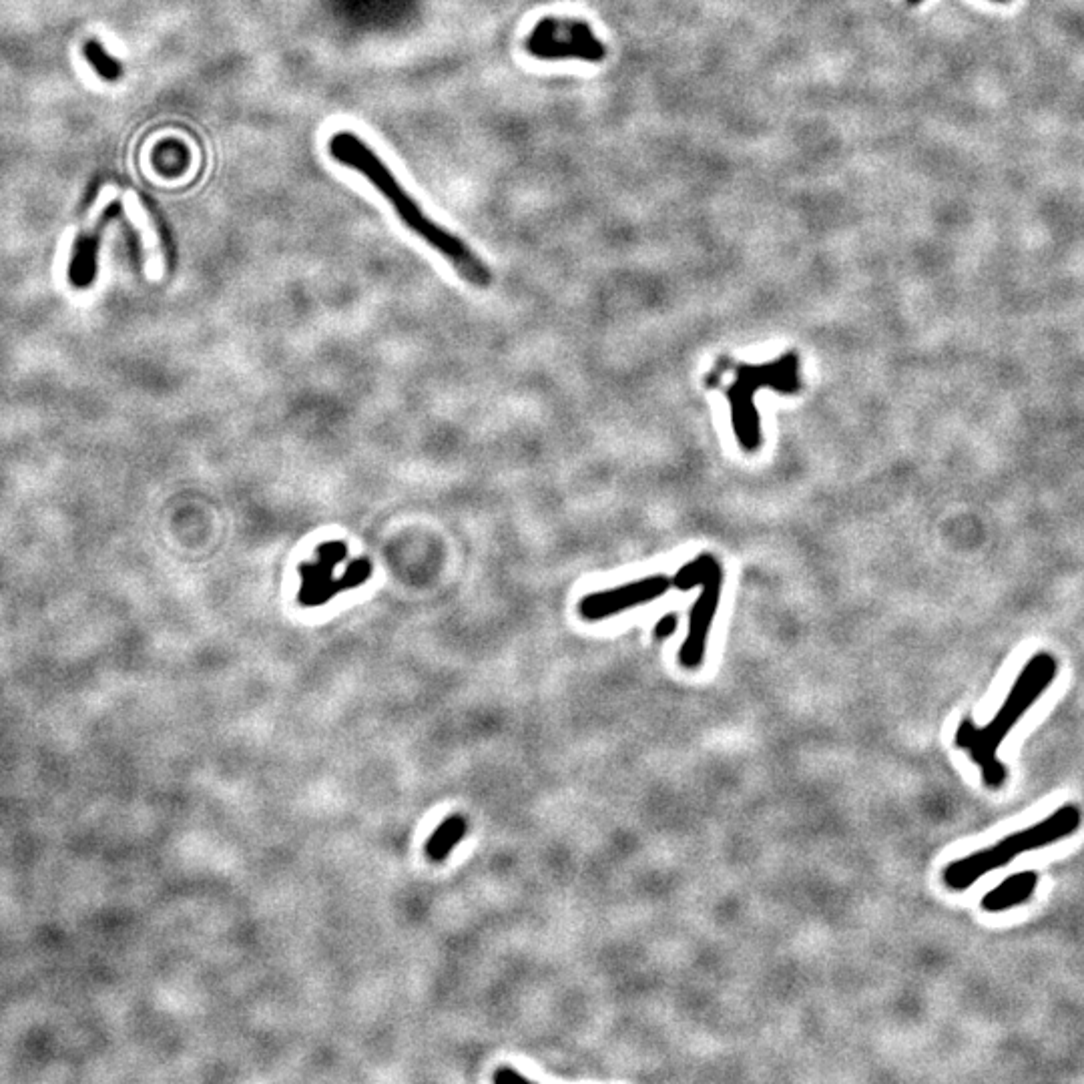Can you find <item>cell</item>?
Here are the masks:
<instances>
[{
  "label": "cell",
  "instance_id": "cell-1",
  "mask_svg": "<svg viewBox=\"0 0 1084 1084\" xmlns=\"http://www.w3.org/2000/svg\"><path fill=\"white\" fill-rule=\"evenodd\" d=\"M330 155L360 173L396 211L398 219L434 251H438L456 274L478 290H486L492 284V271L488 265L452 231L438 225L430 219L420 203L404 189V185L394 177L390 167L380 159V155L368 147L356 133L338 131L328 141Z\"/></svg>",
  "mask_w": 1084,
  "mask_h": 1084
},
{
  "label": "cell",
  "instance_id": "cell-13",
  "mask_svg": "<svg viewBox=\"0 0 1084 1084\" xmlns=\"http://www.w3.org/2000/svg\"><path fill=\"white\" fill-rule=\"evenodd\" d=\"M677 627H679V617H677V613H667V615H665L663 619H659V623L655 625L653 637H655L657 641H665V639H669V637L677 631Z\"/></svg>",
  "mask_w": 1084,
  "mask_h": 1084
},
{
  "label": "cell",
  "instance_id": "cell-16",
  "mask_svg": "<svg viewBox=\"0 0 1084 1084\" xmlns=\"http://www.w3.org/2000/svg\"><path fill=\"white\" fill-rule=\"evenodd\" d=\"M994 3H1010V0H994Z\"/></svg>",
  "mask_w": 1084,
  "mask_h": 1084
},
{
  "label": "cell",
  "instance_id": "cell-4",
  "mask_svg": "<svg viewBox=\"0 0 1084 1084\" xmlns=\"http://www.w3.org/2000/svg\"><path fill=\"white\" fill-rule=\"evenodd\" d=\"M761 388H771L779 394L793 396L801 390L799 358L789 352L767 364H739L735 370V382L727 390L731 406V426L737 444L745 452H757L763 442L761 420L755 408V394Z\"/></svg>",
  "mask_w": 1084,
  "mask_h": 1084
},
{
  "label": "cell",
  "instance_id": "cell-8",
  "mask_svg": "<svg viewBox=\"0 0 1084 1084\" xmlns=\"http://www.w3.org/2000/svg\"><path fill=\"white\" fill-rule=\"evenodd\" d=\"M121 203L115 201L111 203L103 215L99 217V221L83 231L77 241H75V251H73V259H71V267H69V280L75 288L79 290H85L89 288L93 282H95V276H97V259H99V245H101V239H103V233L105 229L121 215Z\"/></svg>",
  "mask_w": 1084,
  "mask_h": 1084
},
{
  "label": "cell",
  "instance_id": "cell-9",
  "mask_svg": "<svg viewBox=\"0 0 1084 1084\" xmlns=\"http://www.w3.org/2000/svg\"><path fill=\"white\" fill-rule=\"evenodd\" d=\"M348 557V545L342 540H328L316 549V563L300 565L302 587L298 593V603L306 609L318 607V597L334 581V569L344 563Z\"/></svg>",
  "mask_w": 1084,
  "mask_h": 1084
},
{
  "label": "cell",
  "instance_id": "cell-6",
  "mask_svg": "<svg viewBox=\"0 0 1084 1084\" xmlns=\"http://www.w3.org/2000/svg\"><path fill=\"white\" fill-rule=\"evenodd\" d=\"M524 49L538 61L601 63L607 57V47L589 23L561 17L538 21L526 37Z\"/></svg>",
  "mask_w": 1084,
  "mask_h": 1084
},
{
  "label": "cell",
  "instance_id": "cell-2",
  "mask_svg": "<svg viewBox=\"0 0 1084 1084\" xmlns=\"http://www.w3.org/2000/svg\"><path fill=\"white\" fill-rule=\"evenodd\" d=\"M1056 659L1048 653L1034 655L1018 675L1006 701L998 709L996 717L978 727L970 717H964L956 731V745L966 751L980 767L982 781L990 789H998L1006 781V767L998 759V747L1010 733V729L1022 719V715L1036 703V699L1050 687L1056 677Z\"/></svg>",
  "mask_w": 1084,
  "mask_h": 1084
},
{
  "label": "cell",
  "instance_id": "cell-15",
  "mask_svg": "<svg viewBox=\"0 0 1084 1084\" xmlns=\"http://www.w3.org/2000/svg\"><path fill=\"white\" fill-rule=\"evenodd\" d=\"M908 3H910V5H912V7H916V5H920V3H924V0H908Z\"/></svg>",
  "mask_w": 1084,
  "mask_h": 1084
},
{
  "label": "cell",
  "instance_id": "cell-12",
  "mask_svg": "<svg viewBox=\"0 0 1084 1084\" xmlns=\"http://www.w3.org/2000/svg\"><path fill=\"white\" fill-rule=\"evenodd\" d=\"M83 53H85V59L89 61V65L93 67V71L101 79L111 81V83L121 79V75H123L121 63L113 55H109L99 41H87L85 47H83Z\"/></svg>",
  "mask_w": 1084,
  "mask_h": 1084
},
{
  "label": "cell",
  "instance_id": "cell-10",
  "mask_svg": "<svg viewBox=\"0 0 1084 1084\" xmlns=\"http://www.w3.org/2000/svg\"><path fill=\"white\" fill-rule=\"evenodd\" d=\"M1036 884H1038V876L1036 872H1018L1010 878H1006L1000 886H996L994 890H990L980 906L984 912H990V914H998V912H1006L1010 908H1016L1024 902H1028L1036 890Z\"/></svg>",
  "mask_w": 1084,
  "mask_h": 1084
},
{
  "label": "cell",
  "instance_id": "cell-5",
  "mask_svg": "<svg viewBox=\"0 0 1084 1084\" xmlns=\"http://www.w3.org/2000/svg\"><path fill=\"white\" fill-rule=\"evenodd\" d=\"M723 583V567L719 559L711 553H701L693 561L685 563L671 579V585L679 591H691L695 587H701V593L689 613L687 637L679 651V663L687 671H697L705 661L709 635L721 603Z\"/></svg>",
  "mask_w": 1084,
  "mask_h": 1084
},
{
  "label": "cell",
  "instance_id": "cell-11",
  "mask_svg": "<svg viewBox=\"0 0 1084 1084\" xmlns=\"http://www.w3.org/2000/svg\"><path fill=\"white\" fill-rule=\"evenodd\" d=\"M466 834H468V820L464 816L446 818L426 844L428 860L436 864H442L444 860H448V856L456 850V846L462 842Z\"/></svg>",
  "mask_w": 1084,
  "mask_h": 1084
},
{
  "label": "cell",
  "instance_id": "cell-7",
  "mask_svg": "<svg viewBox=\"0 0 1084 1084\" xmlns=\"http://www.w3.org/2000/svg\"><path fill=\"white\" fill-rule=\"evenodd\" d=\"M669 589H673L669 577L651 575V577H645V579L623 583V585H619L615 589L591 593V595L581 599L577 611H579L583 621L599 623V621H605V619L615 617L619 613L649 605V603L661 599L663 595H667Z\"/></svg>",
  "mask_w": 1084,
  "mask_h": 1084
},
{
  "label": "cell",
  "instance_id": "cell-3",
  "mask_svg": "<svg viewBox=\"0 0 1084 1084\" xmlns=\"http://www.w3.org/2000/svg\"><path fill=\"white\" fill-rule=\"evenodd\" d=\"M1080 828V809L1076 805H1062L1050 816L1022 832H1016L998 844L978 850L966 858L954 860L944 868V886L952 892H964L974 886L982 876L992 870H1000L1014 862L1020 854L1034 852L1054 842L1072 836Z\"/></svg>",
  "mask_w": 1084,
  "mask_h": 1084
},
{
  "label": "cell",
  "instance_id": "cell-14",
  "mask_svg": "<svg viewBox=\"0 0 1084 1084\" xmlns=\"http://www.w3.org/2000/svg\"><path fill=\"white\" fill-rule=\"evenodd\" d=\"M494 1080H496V1082H514V1080H522V1082H524L526 1078L520 1076L514 1068L502 1066V1068H498V1070L494 1072Z\"/></svg>",
  "mask_w": 1084,
  "mask_h": 1084
}]
</instances>
